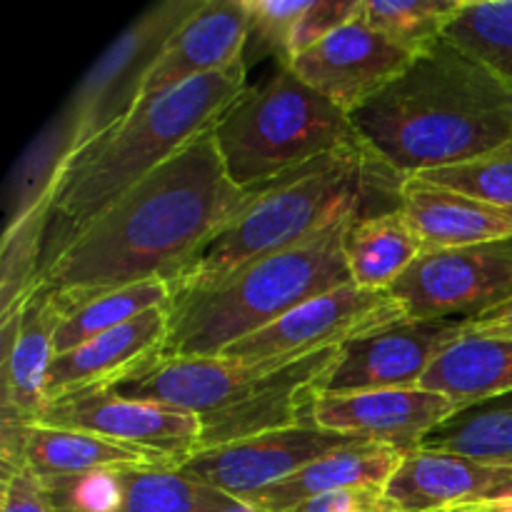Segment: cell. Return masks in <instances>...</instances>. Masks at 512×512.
Listing matches in <instances>:
<instances>
[{
	"label": "cell",
	"mask_w": 512,
	"mask_h": 512,
	"mask_svg": "<svg viewBox=\"0 0 512 512\" xmlns=\"http://www.w3.org/2000/svg\"><path fill=\"white\" fill-rule=\"evenodd\" d=\"M225 170L213 130L180 150L95 218L40 278L70 310L125 285L175 275L253 200Z\"/></svg>",
	"instance_id": "1"
},
{
	"label": "cell",
	"mask_w": 512,
	"mask_h": 512,
	"mask_svg": "<svg viewBox=\"0 0 512 512\" xmlns=\"http://www.w3.org/2000/svg\"><path fill=\"white\" fill-rule=\"evenodd\" d=\"M360 143L403 178L470 163L512 143V90L448 35L350 113Z\"/></svg>",
	"instance_id": "2"
},
{
	"label": "cell",
	"mask_w": 512,
	"mask_h": 512,
	"mask_svg": "<svg viewBox=\"0 0 512 512\" xmlns=\"http://www.w3.org/2000/svg\"><path fill=\"white\" fill-rule=\"evenodd\" d=\"M245 88L248 63L243 58L230 68L135 105L125 118L80 145L50 193L43 273L110 205L213 130Z\"/></svg>",
	"instance_id": "3"
},
{
	"label": "cell",
	"mask_w": 512,
	"mask_h": 512,
	"mask_svg": "<svg viewBox=\"0 0 512 512\" xmlns=\"http://www.w3.org/2000/svg\"><path fill=\"white\" fill-rule=\"evenodd\" d=\"M405 180L358 145L263 185L233 223L175 275L173 298L213 288L245 265L295 248L343 218L398 210Z\"/></svg>",
	"instance_id": "4"
},
{
	"label": "cell",
	"mask_w": 512,
	"mask_h": 512,
	"mask_svg": "<svg viewBox=\"0 0 512 512\" xmlns=\"http://www.w3.org/2000/svg\"><path fill=\"white\" fill-rule=\"evenodd\" d=\"M343 218L283 253L245 265L200 293L180 295L170 305V333L155 358H218L223 350L260 333L315 295L350 283Z\"/></svg>",
	"instance_id": "5"
},
{
	"label": "cell",
	"mask_w": 512,
	"mask_h": 512,
	"mask_svg": "<svg viewBox=\"0 0 512 512\" xmlns=\"http://www.w3.org/2000/svg\"><path fill=\"white\" fill-rule=\"evenodd\" d=\"M213 138L230 180L245 190L363 145L350 115L285 65L265 85L243 90L213 125Z\"/></svg>",
	"instance_id": "6"
},
{
	"label": "cell",
	"mask_w": 512,
	"mask_h": 512,
	"mask_svg": "<svg viewBox=\"0 0 512 512\" xmlns=\"http://www.w3.org/2000/svg\"><path fill=\"white\" fill-rule=\"evenodd\" d=\"M203 0H168L133 20L85 73L65 108L78 130V148L138 105L145 78L175 30ZM75 148V150H78Z\"/></svg>",
	"instance_id": "7"
},
{
	"label": "cell",
	"mask_w": 512,
	"mask_h": 512,
	"mask_svg": "<svg viewBox=\"0 0 512 512\" xmlns=\"http://www.w3.org/2000/svg\"><path fill=\"white\" fill-rule=\"evenodd\" d=\"M400 320L408 318L393 295L373 293L348 283L343 288L315 295L260 333L230 345L220 353V358L243 365L278 368L323 350L343 348L350 340L363 338Z\"/></svg>",
	"instance_id": "8"
},
{
	"label": "cell",
	"mask_w": 512,
	"mask_h": 512,
	"mask_svg": "<svg viewBox=\"0 0 512 512\" xmlns=\"http://www.w3.org/2000/svg\"><path fill=\"white\" fill-rule=\"evenodd\" d=\"M408 320H475L512 300V238L428 250L388 290Z\"/></svg>",
	"instance_id": "9"
},
{
	"label": "cell",
	"mask_w": 512,
	"mask_h": 512,
	"mask_svg": "<svg viewBox=\"0 0 512 512\" xmlns=\"http://www.w3.org/2000/svg\"><path fill=\"white\" fill-rule=\"evenodd\" d=\"M40 423L88 430L128 448L158 455L175 468H183L203 448V425L198 415L148 400L123 398L108 388L80 390L50 400Z\"/></svg>",
	"instance_id": "10"
},
{
	"label": "cell",
	"mask_w": 512,
	"mask_h": 512,
	"mask_svg": "<svg viewBox=\"0 0 512 512\" xmlns=\"http://www.w3.org/2000/svg\"><path fill=\"white\" fill-rule=\"evenodd\" d=\"M463 333L465 320H400L350 340L325 375L323 393L420 388L435 358Z\"/></svg>",
	"instance_id": "11"
},
{
	"label": "cell",
	"mask_w": 512,
	"mask_h": 512,
	"mask_svg": "<svg viewBox=\"0 0 512 512\" xmlns=\"http://www.w3.org/2000/svg\"><path fill=\"white\" fill-rule=\"evenodd\" d=\"M350 443H355V438L330 433L315 423L295 425L198 450L180 470L198 483L245 500Z\"/></svg>",
	"instance_id": "12"
},
{
	"label": "cell",
	"mask_w": 512,
	"mask_h": 512,
	"mask_svg": "<svg viewBox=\"0 0 512 512\" xmlns=\"http://www.w3.org/2000/svg\"><path fill=\"white\" fill-rule=\"evenodd\" d=\"M413 58L358 15L285 68L350 115L393 83Z\"/></svg>",
	"instance_id": "13"
},
{
	"label": "cell",
	"mask_w": 512,
	"mask_h": 512,
	"mask_svg": "<svg viewBox=\"0 0 512 512\" xmlns=\"http://www.w3.org/2000/svg\"><path fill=\"white\" fill-rule=\"evenodd\" d=\"M458 413V405L445 395L425 388H400L348 395L323 393L315 403L313 418L315 425L330 433L413 453Z\"/></svg>",
	"instance_id": "14"
},
{
	"label": "cell",
	"mask_w": 512,
	"mask_h": 512,
	"mask_svg": "<svg viewBox=\"0 0 512 512\" xmlns=\"http://www.w3.org/2000/svg\"><path fill=\"white\" fill-rule=\"evenodd\" d=\"M63 308L40 288L0 320V420L35 425L48 408V375Z\"/></svg>",
	"instance_id": "15"
},
{
	"label": "cell",
	"mask_w": 512,
	"mask_h": 512,
	"mask_svg": "<svg viewBox=\"0 0 512 512\" xmlns=\"http://www.w3.org/2000/svg\"><path fill=\"white\" fill-rule=\"evenodd\" d=\"M248 33V0H203L155 60L138 105L243 60Z\"/></svg>",
	"instance_id": "16"
},
{
	"label": "cell",
	"mask_w": 512,
	"mask_h": 512,
	"mask_svg": "<svg viewBox=\"0 0 512 512\" xmlns=\"http://www.w3.org/2000/svg\"><path fill=\"white\" fill-rule=\"evenodd\" d=\"M510 480L512 465L418 448L400 460L385 495L400 512H440L483 503L508 488Z\"/></svg>",
	"instance_id": "17"
},
{
	"label": "cell",
	"mask_w": 512,
	"mask_h": 512,
	"mask_svg": "<svg viewBox=\"0 0 512 512\" xmlns=\"http://www.w3.org/2000/svg\"><path fill=\"white\" fill-rule=\"evenodd\" d=\"M170 333V305L148 310L68 353L55 355L48 375V403L80 390L113 388L160 353Z\"/></svg>",
	"instance_id": "18"
},
{
	"label": "cell",
	"mask_w": 512,
	"mask_h": 512,
	"mask_svg": "<svg viewBox=\"0 0 512 512\" xmlns=\"http://www.w3.org/2000/svg\"><path fill=\"white\" fill-rule=\"evenodd\" d=\"M400 210L428 250L468 248L512 238V210L443 188L425 178H408Z\"/></svg>",
	"instance_id": "19"
},
{
	"label": "cell",
	"mask_w": 512,
	"mask_h": 512,
	"mask_svg": "<svg viewBox=\"0 0 512 512\" xmlns=\"http://www.w3.org/2000/svg\"><path fill=\"white\" fill-rule=\"evenodd\" d=\"M403 458L405 453L398 448L355 440V443L305 465L290 478L280 480L260 493H253L250 498H245V503L260 512H285L295 505L320 498V495L335 493V490L363 488V485L385 488Z\"/></svg>",
	"instance_id": "20"
},
{
	"label": "cell",
	"mask_w": 512,
	"mask_h": 512,
	"mask_svg": "<svg viewBox=\"0 0 512 512\" xmlns=\"http://www.w3.org/2000/svg\"><path fill=\"white\" fill-rule=\"evenodd\" d=\"M420 388L453 400L460 410L512 395V340L463 333L435 358Z\"/></svg>",
	"instance_id": "21"
},
{
	"label": "cell",
	"mask_w": 512,
	"mask_h": 512,
	"mask_svg": "<svg viewBox=\"0 0 512 512\" xmlns=\"http://www.w3.org/2000/svg\"><path fill=\"white\" fill-rule=\"evenodd\" d=\"M25 465L38 478L55 480L113 468H175L158 455L88 433L35 423L25 430Z\"/></svg>",
	"instance_id": "22"
},
{
	"label": "cell",
	"mask_w": 512,
	"mask_h": 512,
	"mask_svg": "<svg viewBox=\"0 0 512 512\" xmlns=\"http://www.w3.org/2000/svg\"><path fill=\"white\" fill-rule=\"evenodd\" d=\"M425 253L403 210L363 215L353 220L345 235V265L355 288L388 293L410 265Z\"/></svg>",
	"instance_id": "23"
},
{
	"label": "cell",
	"mask_w": 512,
	"mask_h": 512,
	"mask_svg": "<svg viewBox=\"0 0 512 512\" xmlns=\"http://www.w3.org/2000/svg\"><path fill=\"white\" fill-rule=\"evenodd\" d=\"M75 148H78V130L70 110L63 108L30 140L10 173L8 193H5V228L50 200L60 170Z\"/></svg>",
	"instance_id": "24"
},
{
	"label": "cell",
	"mask_w": 512,
	"mask_h": 512,
	"mask_svg": "<svg viewBox=\"0 0 512 512\" xmlns=\"http://www.w3.org/2000/svg\"><path fill=\"white\" fill-rule=\"evenodd\" d=\"M160 305H173V285L163 278L125 285V288L108 290V293L83 300L65 310L63 320L55 330V355L68 353V350L78 348L108 330L120 328Z\"/></svg>",
	"instance_id": "25"
},
{
	"label": "cell",
	"mask_w": 512,
	"mask_h": 512,
	"mask_svg": "<svg viewBox=\"0 0 512 512\" xmlns=\"http://www.w3.org/2000/svg\"><path fill=\"white\" fill-rule=\"evenodd\" d=\"M423 448L512 465V395L460 410L425 440Z\"/></svg>",
	"instance_id": "26"
},
{
	"label": "cell",
	"mask_w": 512,
	"mask_h": 512,
	"mask_svg": "<svg viewBox=\"0 0 512 512\" xmlns=\"http://www.w3.org/2000/svg\"><path fill=\"white\" fill-rule=\"evenodd\" d=\"M460 5L463 0H363L360 18L403 50L420 55L443 38Z\"/></svg>",
	"instance_id": "27"
},
{
	"label": "cell",
	"mask_w": 512,
	"mask_h": 512,
	"mask_svg": "<svg viewBox=\"0 0 512 512\" xmlns=\"http://www.w3.org/2000/svg\"><path fill=\"white\" fill-rule=\"evenodd\" d=\"M50 200L3 230L0 243V320L13 315L43 278Z\"/></svg>",
	"instance_id": "28"
},
{
	"label": "cell",
	"mask_w": 512,
	"mask_h": 512,
	"mask_svg": "<svg viewBox=\"0 0 512 512\" xmlns=\"http://www.w3.org/2000/svg\"><path fill=\"white\" fill-rule=\"evenodd\" d=\"M445 35L488 63L512 90V0H463Z\"/></svg>",
	"instance_id": "29"
},
{
	"label": "cell",
	"mask_w": 512,
	"mask_h": 512,
	"mask_svg": "<svg viewBox=\"0 0 512 512\" xmlns=\"http://www.w3.org/2000/svg\"><path fill=\"white\" fill-rule=\"evenodd\" d=\"M415 178H425L443 188L483 200V203L512 210V143L508 148L495 150V153L470 160V163L430 170V173L415 175Z\"/></svg>",
	"instance_id": "30"
},
{
	"label": "cell",
	"mask_w": 512,
	"mask_h": 512,
	"mask_svg": "<svg viewBox=\"0 0 512 512\" xmlns=\"http://www.w3.org/2000/svg\"><path fill=\"white\" fill-rule=\"evenodd\" d=\"M310 0H248V48L255 55H273L280 65L290 60V38L295 23Z\"/></svg>",
	"instance_id": "31"
},
{
	"label": "cell",
	"mask_w": 512,
	"mask_h": 512,
	"mask_svg": "<svg viewBox=\"0 0 512 512\" xmlns=\"http://www.w3.org/2000/svg\"><path fill=\"white\" fill-rule=\"evenodd\" d=\"M363 8V0H310L305 13L295 23L293 38H290V60L288 65L298 58L300 53L310 50L333 35L335 30L355 20Z\"/></svg>",
	"instance_id": "32"
},
{
	"label": "cell",
	"mask_w": 512,
	"mask_h": 512,
	"mask_svg": "<svg viewBox=\"0 0 512 512\" xmlns=\"http://www.w3.org/2000/svg\"><path fill=\"white\" fill-rule=\"evenodd\" d=\"M285 512H400L385 495V488L363 485V488H345L335 493L320 495L303 505Z\"/></svg>",
	"instance_id": "33"
},
{
	"label": "cell",
	"mask_w": 512,
	"mask_h": 512,
	"mask_svg": "<svg viewBox=\"0 0 512 512\" xmlns=\"http://www.w3.org/2000/svg\"><path fill=\"white\" fill-rule=\"evenodd\" d=\"M0 512H58L43 480L25 465L3 480V508Z\"/></svg>",
	"instance_id": "34"
},
{
	"label": "cell",
	"mask_w": 512,
	"mask_h": 512,
	"mask_svg": "<svg viewBox=\"0 0 512 512\" xmlns=\"http://www.w3.org/2000/svg\"><path fill=\"white\" fill-rule=\"evenodd\" d=\"M465 333L470 335H490V338H510L512 340V300L480 315L475 320H465Z\"/></svg>",
	"instance_id": "35"
},
{
	"label": "cell",
	"mask_w": 512,
	"mask_h": 512,
	"mask_svg": "<svg viewBox=\"0 0 512 512\" xmlns=\"http://www.w3.org/2000/svg\"><path fill=\"white\" fill-rule=\"evenodd\" d=\"M473 508L488 510V512H512V480L508 488H503L500 493H495L493 498L483 500V503L473 505Z\"/></svg>",
	"instance_id": "36"
},
{
	"label": "cell",
	"mask_w": 512,
	"mask_h": 512,
	"mask_svg": "<svg viewBox=\"0 0 512 512\" xmlns=\"http://www.w3.org/2000/svg\"><path fill=\"white\" fill-rule=\"evenodd\" d=\"M440 512H488V510H480V508H473V505H468V508H455V510H440Z\"/></svg>",
	"instance_id": "37"
}]
</instances>
